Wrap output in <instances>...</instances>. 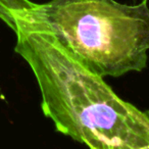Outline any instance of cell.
Wrapping results in <instances>:
<instances>
[{
	"instance_id": "1",
	"label": "cell",
	"mask_w": 149,
	"mask_h": 149,
	"mask_svg": "<svg viewBox=\"0 0 149 149\" xmlns=\"http://www.w3.org/2000/svg\"><path fill=\"white\" fill-rule=\"evenodd\" d=\"M15 51L30 64L58 133L92 149H149V110L118 97L43 25L13 17Z\"/></svg>"
},
{
	"instance_id": "2",
	"label": "cell",
	"mask_w": 149,
	"mask_h": 149,
	"mask_svg": "<svg viewBox=\"0 0 149 149\" xmlns=\"http://www.w3.org/2000/svg\"><path fill=\"white\" fill-rule=\"evenodd\" d=\"M43 25L84 65L100 77H120L147 66L149 6L116 0H50L17 11ZM15 22V21H13Z\"/></svg>"
}]
</instances>
